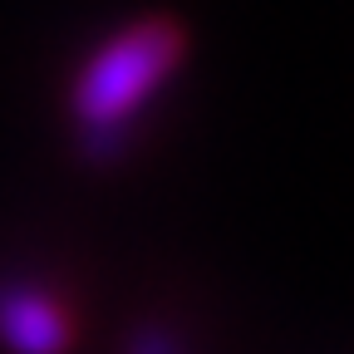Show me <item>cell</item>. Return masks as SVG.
Returning <instances> with one entry per match:
<instances>
[{"instance_id":"6da1fadb","label":"cell","mask_w":354,"mask_h":354,"mask_svg":"<svg viewBox=\"0 0 354 354\" xmlns=\"http://www.w3.org/2000/svg\"><path fill=\"white\" fill-rule=\"evenodd\" d=\"M183 50H187L183 30L162 15H148V20H133L118 35H109L84 59L74 94H69V109L84 128V158L109 162L123 153V128L167 84Z\"/></svg>"},{"instance_id":"7a4b0ae2","label":"cell","mask_w":354,"mask_h":354,"mask_svg":"<svg viewBox=\"0 0 354 354\" xmlns=\"http://www.w3.org/2000/svg\"><path fill=\"white\" fill-rule=\"evenodd\" d=\"M74 325L39 286H0V344L10 354H64Z\"/></svg>"},{"instance_id":"3957f363","label":"cell","mask_w":354,"mask_h":354,"mask_svg":"<svg viewBox=\"0 0 354 354\" xmlns=\"http://www.w3.org/2000/svg\"><path fill=\"white\" fill-rule=\"evenodd\" d=\"M128 354H183V344L172 335H162V330H138L128 339Z\"/></svg>"}]
</instances>
